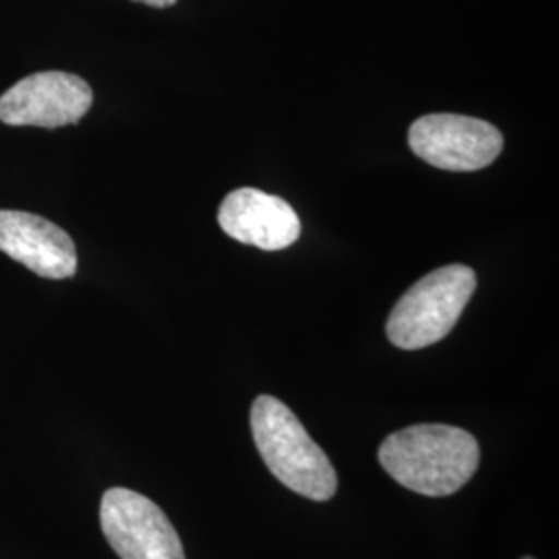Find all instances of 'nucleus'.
Instances as JSON below:
<instances>
[{
    "instance_id": "obj_1",
    "label": "nucleus",
    "mask_w": 559,
    "mask_h": 559,
    "mask_svg": "<svg viewBox=\"0 0 559 559\" xmlns=\"http://www.w3.org/2000/svg\"><path fill=\"white\" fill-rule=\"evenodd\" d=\"M378 456L383 471L402 487L427 498H445L473 479L480 450L468 431L427 423L388 436Z\"/></svg>"
},
{
    "instance_id": "obj_2",
    "label": "nucleus",
    "mask_w": 559,
    "mask_h": 559,
    "mask_svg": "<svg viewBox=\"0 0 559 559\" xmlns=\"http://www.w3.org/2000/svg\"><path fill=\"white\" fill-rule=\"evenodd\" d=\"M251 433L265 466L282 485L313 501L336 496L338 477L332 462L284 402L267 394L255 400Z\"/></svg>"
},
{
    "instance_id": "obj_3",
    "label": "nucleus",
    "mask_w": 559,
    "mask_h": 559,
    "mask_svg": "<svg viewBox=\"0 0 559 559\" xmlns=\"http://www.w3.org/2000/svg\"><path fill=\"white\" fill-rule=\"evenodd\" d=\"M477 276L468 265H445L413 284L392 309L385 332L402 350H419L445 338L473 299Z\"/></svg>"
},
{
    "instance_id": "obj_4",
    "label": "nucleus",
    "mask_w": 559,
    "mask_h": 559,
    "mask_svg": "<svg viewBox=\"0 0 559 559\" xmlns=\"http://www.w3.org/2000/svg\"><path fill=\"white\" fill-rule=\"evenodd\" d=\"M100 524L104 537L120 559H185L173 522L138 491L108 489L102 496Z\"/></svg>"
},
{
    "instance_id": "obj_5",
    "label": "nucleus",
    "mask_w": 559,
    "mask_h": 559,
    "mask_svg": "<svg viewBox=\"0 0 559 559\" xmlns=\"http://www.w3.org/2000/svg\"><path fill=\"white\" fill-rule=\"evenodd\" d=\"M408 143L420 160L450 173L487 168L503 150L498 127L462 115L420 117L411 124Z\"/></svg>"
},
{
    "instance_id": "obj_6",
    "label": "nucleus",
    "mask_w": 559,
    "mask_h": 559,
    "mask_svg": "<svg viewBox=\"0 0 559 559\" xmlns=\"http://www.w3.org/2000/svg\"><path fill=\"white\" fill-rule=\"evenodd\" d=\"M94 104L90 83L64 71H40L0 96V120L9 127L59 129L80 122Z\"/></svg>"
},
{
    "instance_id": "obj_7",
    "label": "nucleus",
    "mask_w": 559,
    "mask_h": 559,
    "mask_svg": "<svg viewBox=\"0 0 559 559\" xmlns=\"http://www.w3.org/2000/svg\"><path fill=\"white\" fill-rule=\"evenodd\" d=\"M0 251L40 278H73L78 272L73 239L55 222L29 212L0 210Z\"/></svg>"
},
{
    "instance_id": "obj_8",
    "label": "nucleus",
    "mask_w": 559,
    "mask_h": 559,
    "mask_svg": "<svg viewBox=\"0 0 559 559\" xmlns=\"http://www.w3.org/2000/svg\"><path fill=\"white\" fill-rule=\"evenodd\" d=\"M221 228L242 245L280 251L300 237V221L290 203L253 187L230 191L218 210Z\"/></svg>"
},
{
    "instance_id": "obj_9",
    "label": "nucleus",
    "mask_w": 559,
    "mask_h": 559,
    "mask_svg": "<svg viewBox=\"0 0 559 559\" xmlns=\"http://www.w3.org/2000/svg\"><path fill=\"white\" fill-rule=\"evenodd\" d=\"M133 2H141V4H147L154 9H166V7H173L177 0H133Z\"/></svg>"
},
{
    "instance_id": "obj_10",
    "label": "nucleus",
    "mask_w": 559,
    "mask_h": 559,
    "mask_svg": "<svg viewBox=\"0 0 559 559\" xmlns=\"http://www.w3.org/2000/svg\"><path fill=\"white\" fill-rule=\"evenodd\" d=\"M522 559H535V558H522Z\"/></svg>"
}]
</instances>
